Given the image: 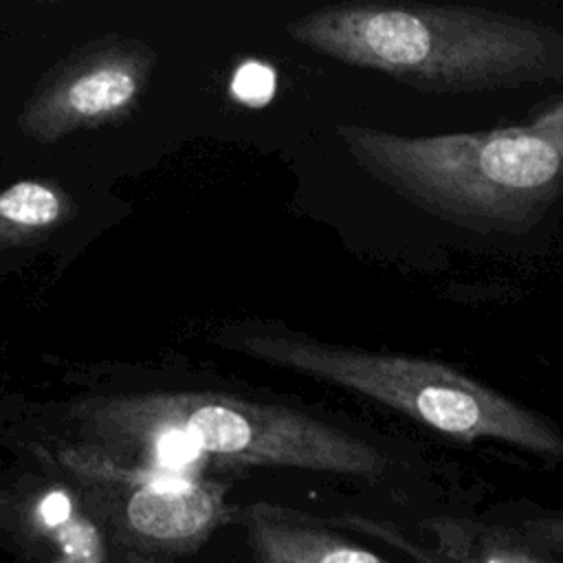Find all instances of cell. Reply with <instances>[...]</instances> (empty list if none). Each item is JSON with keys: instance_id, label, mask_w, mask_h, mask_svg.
Listing matches in <instances>:
<instances>
[{"instance_id": "3957f363", "label": "cell", "mask_w": 563, "mask_h": 563, "mask_svg": "<svg viewBox=\"0 0 563 563\" xmlns=\"http://www.w3.org/2000/svg\"><path fill=\"white\" fill-rule=\"evenodd\" d=\"M213 341L224 350L372 398L438 433L495 440L563 462V431L550 418L446 363L334 345L249 323L227 325Z\"/></svg>"}, {"instance_id": "8fae6325", "label": "cell", "mask_w": 563, "mask_h": 563, "mask_svg": "<svg viewBox=\"0 0 563 563\" xmlns=\"http://www.w3.org/2000/svg\"><path fill=\"white\" fill-rule=\"evenodd\" d=\"M231 90L246 106H264L275 92V73L266 64L246 62L235 70Z\"/></svg>"}, {"instance_id": "9c48e42d", "label": "cell", "mask_w": 563, "mask_h": 563, "mask_svg": "<svg viewBox=\"0 0 563 563\" xmlns=\"http://www.w3.org/2000/svg\"><path fill=\"white\" fill-rule=\"evenodd\" d=\"M240 517L255 563H389L297 510L253 504Z\"/></svg>"}, {"instance_id": "ba28073f", "label": "cell", "mask_w": 563, "mask_h": 563, "mask_svg": "<svg viewBox=\"0 0 563 563\" xmlns=\"http://www.w3.org/2000/svg\"><path fill=\"white\" fill-rule=\"evenodd\" d=\"M339 521L405 552L413 563H552L517 528L464 517L429 519L424 526L433 537L431 545L418 543L385 521L363 517H341Z\"/></svg>"}, {"instance_id": "30bf717a", "label": "cell", "mask_w": 563, "mask_h": 563, "mask_svg": "<svg viewBox=\"0 0 563 563\" xmlns=\"http://www.w3.org/2000/svg\"><path fill=\"white\" fill-rule=\"evenodd\" d=\"M70 211L62 189L42 180H20L0 191V249L22 244L59 224Z\"/></svg>"}, {"instance_id": "8992f818", "label": "cell", "mask_w": 563, "mask_h": 563, "mask_svg": "<svg viewBox=\"0 0 563 563\" xmlns=\"http://www.w3.org/2000/svg\"><path fill=\"white\" fill-rule=\"evenodd\" d=\"M152 66L154 53L136 42L81 53L24 103L20 130L33 141L53 143L77 130L103 125L132 108Z\"/></svg>"}, {"instance_id": "6da1fadb", "label": "cell", "mask_w": 563, "mask_h": 563, "mask_svg": "<svg viewBox=\"0 0 563 563\" xmlns=\"http://www.w3.org/2000/svg\"><path fill=\"white\" fill-rule=\"evenodd\" d=\"M288 37L418 90L475 92L563 79V33L512 13L462 4H332Z\"/></svg>"}, {"instance_id": "7c38bea8", "label": "cell", "mask_w": 563, "mask_h": 563, "mask_svg": "<svg viewBox=\"0 0 563 563\" xmlns=\"http://www.w3.org/2000/svg\"><path fill=\"white\" fill-rule=\"evenodd\" d=\"M517 530L545 554L563 556V515L526 517L519 521Z\"/></svg>"}, {"instance_id": "52a82bcc", "label": "cell", "mask_w": 563, "mask_h": 563, "mask_svg": "<svg viewBox=\"0 0 563 563\" xmlns=\"http://www.w3.org/2000/svg\"><path fill=\"white\" fill-rule=\"evenodd\" d=\"M103 528L66 490L37 499L0 490V534L29 563H108Z\"/></svg>"}, {"instance_id": "7a4b0ae2", "label": "cell", "mask_w": 563, "mask_h": 563, "mask_svg": "<svg viewBox=\"0 0 563 563\" xmlns=\"http://www.w3.org/2000/svg\"><path fill=\"white\" fill-rule=\"evenodd\" d=\"M336 134L376 180L455 224L523 231L563 194V101L501 130L402 136L339 125Z\"/></svg>"}, {"instance_id": "5b68a950", "label": "cell", "mask_w": 563, "mask_h": 563, "mask_svg": "<svg viewBox=\"0 0 563 563\" xmlns=\"http://www.w3.org/2000/svg\"><path fill=\"white\" fill-rule=\"evenodd\" d=\"M92 479L88 499L121 543L143 552H189L224 517L222 490L211 482L169 471H128L110 460L73 457Z\"/></svg>"}, {"instance_id": "277c9868", "label": "cell", "mask_w": 563, "mask_h": 563, "mask_svg": "<svg viewBox=\"0 0 563 563\" xmlns=\"http://www.w3.org/2000/svg\"><path fill=\"white\" fill-rule=\"evenodd\" d=\"M70 418L108 446L139 449L154 435L180 433L200 457L233 466H286L378 477L387 460L369 442L303 411L227 394L145 391L86 398Z\"/></svg>"}]
</instances>
